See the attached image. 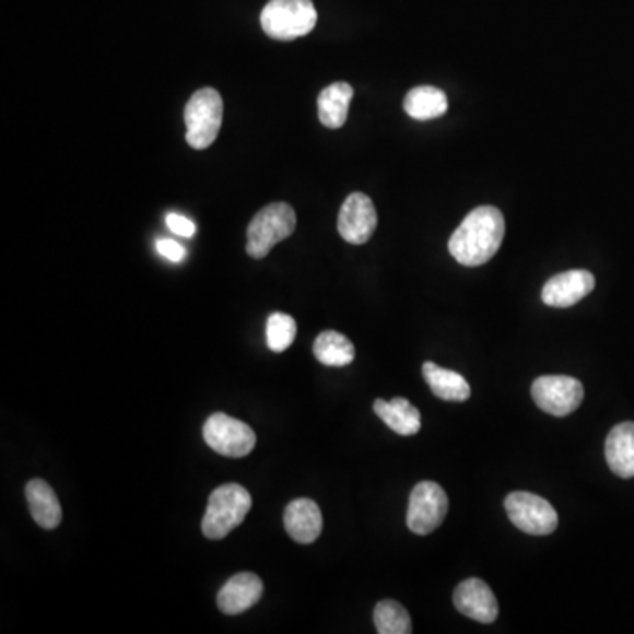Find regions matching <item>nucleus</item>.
<instances>
[{
    "instance_id": "4",
    "label": "nucleus",
    "mask_w": 634,
    "mask_h": 634,
    "mask_svg": "<svg viewBox=\"0 0 634 634\" xmlns=\"http://www.w3.org/2000/svg\"><path fill=\"white\" fill-rule=\"evenodd\" d=\"M313 0H270L261 13V27L277 42H293L316 27Z\"/></svg>"
},
{
    "instance_id": "1",
    "label": "nucleus",
    "mask_w": 634,
    "mask_h": 634,
    "mask_svg": "<svg viewBox=\"0 0 634 634\" xmlns=\"http://www.w3.org/2000/svg\"><path fill=\"white\" fill-rule=\"evenodd\" d=\"M506 233V222L495 207H478L449 238V254L463 267H481L497 254Z\"/></svg>"
},
{
    "instance_id": "3",
    "label": "nucleus",
    "mask_w": 634,
    "mask_h": 634,
    "mask_svg": "<svg viewBox=\"0 0 634 634\" xmlns=\"http://www.w3.org/2000/svg\"><path fill=\"white\" fill-rule=\"evenodd\" d=\"M296 213L287 203H272L259 210L247 227V254L254 259L267 258L270 250L295 233Z\"/></svg>"
},
{
    "instance_id": "9",
    "label": "nucleus",
    "mask_w": 634,
    "mask_h": 634,
    "mask_svg": "<svg viewBox=\"0 0 634 634\" xmlns=\"http://www.w3.org/2000/svg\"><path fill=\"white\" fill-rule=\"evenodd\" d=\"M532 399L541 411L552 416H570L584 402V385L570 376H543L532 383Z\"/></svg>"
},
{
    "instance_id": "21",
    "label": "nucleus",
    "mask_w": 634,
    "mask_h": 634,
    "mask_svg": "<svg viewBox=\"0 0 634 634\" xmlns=\"http://www.w3.org/2000/svg\"><path fill=\"white\" fill-rule=\"evenodd\" d=\"M354 354L353 342L339 331H322L314 342V356L327 367H345L353 363Z\"/></svg>"
},
{
    "instance_id": "10",
    "label": "nucleus",
    "mask_w": 634,
    "mask_h": 634,
    "mask_svg": "<svg viewBox=\"0 0 634 634\" xmlns=\"http://www.w3.org/2000/svg\"><path fill=\"white\" fill-rule=\"evenodd\" d=\"M339 233L348 244L363 245L371 240L377 227L376 207L363 192H353L342 204L337 222Z\"/></svg>"
},
{
    "instance_id": "18",
    "label": "nucleus",
    "mask_w": 634,
    "mask_h": 634,
    "mask_svg": "<svg viewBox=\"0 0 634 634\" xmlns=\"http://www.w3.org/2000/svg\"><path fill=\"white\" fill-rule=\"evenodd\" d=\"M426 385L431 386L432 394L441 400L448 402H466L471 397V386L466 377L458 372L439 367L435 363L426 362L422 368Z\"/></svg>"
},
{
    "instance_id": "19",
    "label": "nucleus",
    "mask_w": 634,
    "mask_h": 634,
    "mask_svg": "<svg viewBox=\"0 0 634 634\" xmlns=\"http://www.w3.org/2000/svg\"><path fill=\"white\" fill-rule=\"evenodd\" d=\"M353 95V86L344 82L333 83L322 89L317 97V111H319L322 126L328 129H339L344 126Z\"/></svg>"
},
{
    "instance_id": "13",
    "label": "nucleus",
    "mask_w": 634,
    "mask_h": 634,
    "mask_svg": "<svg viewBox=\"0 0 634 634\" xmlns=\"http://www.w3.org/2000/svg\"><path fill=\"white\" fill-rule=\"evenodd\" d=\"M263 582L254 573H238L224 584L218 594V607L226 615H240L259 602Z\"/></svg>"
},
{
    "instance_id": "6",
    "label": "nucleus",
    "mask_w": 634,
    "mask_h": 634,
    "mask_svg": "<svg viewBox=\"0 0 634 634\" xmlns=\"http://www.w3.org/2000/svg\"><path fill=\"white\" fill-rule=\"evenodd\" d=\"M507 517L513 526L530 536H549L557 529L559 515L555 507L530 492H513L504 501Z\"/></svg>"
},
{
    "instance_id": "24",
    "label": "nucleus",
    "mask_w": 634,
    "mask_h": 634,
    "mask_svg": "<svg viewBox=\"0 0 634 634\" xmlns=\"http://www.w3.org/2000/svg\"><path fill=\"white\" fill-rule=\"evenodd\" d=\"M166 224H168L169 230H172L173 233H177L178 236H184V238L195 236V222L190 221V219L184 218L180 213H168Z\"/></svg>"
},
{
    "instance_id": "5",
    "label": "nucleus",
    "mask_w": 634,
    "mask_h": 634,
    "mask_svg": "<svg viewBox=\"0 0 634 634\" xmlns=\"http://www.w3.org/2000/svg\"><path fill=\"white\" fill-rule=\"evenodd\" d=\"M222 97L215 89L204 86L196 92L187 103L184 118H186V140L192 149L204 150L218 140L222 126Z\"/></svg>"
},
{
    "instance_id": "7",
    "label": "nucleus",
    "mask_w": 634,
    "mask_h": 634,
    "mask_svg": "<svg viewBox=\"0 0 634 634\" xmlns=\"http://www.w3.org/2000/svg\"><path fill=\"white\" fill-rule=\"evenodd\" d=\"M203 439L215 454L227 458H242L256 446V434L247 423L215 412L203 425Z\"/></svg>"
},
{
    "instance_id": "23",
    "label": "nucleus",
    "mask_w": 634,
    "mask_h": 634,
    "mask_svg": "<svg viewBox=\"0 0 634 634\" xmlns=\"http://www.w3.org/2000/svg\"><path fill=\"white\" fill-rule=\"evenodd\" d=\"M296 321L290 314L273 313L267 321L268 348L273 353H282L295 342Z\"/></svg>"
},
{
    "instance_id": "2",
    "label": "nucleus",
    "mask_w": 634,
    "mask_h": 634,
    "mask_svg": "<svg viewBox=\"0 0 634 634\" xmlns=\"http://www.w3.org/2000/svg\"><path fill=\"white\" fill-rule=\"evenodd\" d=\"M250 506H253V497L247 489L238 483H227L213 490L203 521H201V532L204 538H226L245 520Z\"/></svg>"
},
{
    "instance_id": "22",
    "label": "nucleus",
    "mask_w": 634,
    "mask_h": 634,
    "mask_svg": "<svg viewBox=\"0 0 634 634\" xmlns=\"http://www.w3.org/2000/svg\"><path fill=\"white\" fill-rule=\"evenodd\" d=\"M374 624H376L379 634L412 633L411 615L400 602L394 601V599L377 602L376 610H374Z\"/></svg>"
},
{
    "instance_id": "11",
    "label": "nucleus",
    "mask_w": 634,
    "mask_h": 634,
    "mask_svg": "<svg viewBox=\"0 0 634 634\" xmlns=\"http://www.w3.org/2000/svg\"><path fill=\"white\" fill-rule=\"evenodd\" d=\"M596 279L587 270H570L553 275L541 291L544 305L555 308H567L578 304L592 293Z\"/></svg>"
},
{
    "instance_id": "17",
    "label": "nucleus",
    "mask_w": 634,
    "mask_h": 634,
    "mask_svg": "<svg viewBox=\"0 0 634 634\" xmlns=\"http://www.w3.org/2000/svg\"><path fill=\"white\" fill-rule=\"evenodd\" d=\"M374 412L390 426L395 434L414 435L422 428V416L408 399L395 397L394 400L377 399L374 402Z\"/></svg>"
},
{
    "instance_id": "8",
    "label": "nucleus",
    "mask_w": 634,
    "mask_h": 634,
    "mask_svg": "<svg viewBox=\"0 0 634 634\" xmlns=\"http://www.w3.org/2000/svg\"><path fill=\"white\" fill-rule=\"evenodd\" d=\"M448 495L434 481H422L409 497L408 527L418 536L432 535L448 515Z\"/></svg>"
},
{
    "instance_id": "12",
    "label": "nucleus",
    "mask_w": 634,
    "mask_h": 634,
    "mask_svg": "<svg viewBox=\"0 0 634 634\" xmlns=\"http://www.w3.org/2000/svg\"><path fill=\"white\" fill-rule=\"evenodd\" d=\"M455 608L458 612L481 624L497 621L498 604L494 592L480 578H469L455 589Z\"/></svg>"
},
{
    "instance_id": "14",
    "label": "nucleus",
    "mask_w": 634,
    "mask_h": 634,
    "mask_svg": "<svg viewBox=\"0 0 634 634\" xmlns=\"http://www.w3.org/2000/svg\"><path fill=\"white\" fill-rule=\"evenodd\" d=\"M284 527L296 543H314L321 536V509L313 498H295L285 506Z\"/></svg>"
},
{
    "instance_id": "20",
    "label": "nucleus",
    "mask_w": 634,
    "mask_h": 634,
    "mask_svg": "<svg viewBox=\"0 0 634 634\" xmlns=\"http://www.w3.org/2000/svg\"><path fill=\"white\" fill-rule=\"evenodd\" d=\"M403 109L414 120H432L448 111V97L437 86H414L403 99Z\"/></svg>"
},
{
    "instance_id": "15",
    "label": "nucleus",
    "mask_w": 634,
    "mask_h": 634,
    "mask_svg": "<svg viewBox=\"0 0 634 634\" xmlns=\"http://www.w3.org/2000/svg\"><path fill=\"white\" fill-rule=\"evenodd\" d=\"M608 467L624 480L634 478V422L613 426L604 444Z\"/></svg>"
},
{
    "instance_id": "16",
    "label": "nucleus",
    "mask_w": 634,
    "mask_h": 634,
    "mask_svg": "<svg viewBox=\"0 0 634 634\" xmlns=\"http://www.w3.org/2000/svg\"><path fill=\"white\" fill-rule=\"evenodd\" d=\"M25 497H27L28 509L37 526L43 529L54 530L62 521V507L59 497L55 494L45 480H31L25 486Z\"/></svg>"
},
{
    "instance_id": "25",
    "label": "nucleus",
    "mask_w": 634,
    "mask_h": 634,
    "mask_svg": "<svg viewBox=\"0 0 634 634\" xmlns=\"http://www.w3.org/2000/svg\"><path fill=\"white\" fill-rule=\"evenodd\" d=\"M157 250L161 256L169 259L173 263H180L187 256V250L177 244L175 240H169V238H164V240H157Z\"/></svg>"
}]
</instances>
